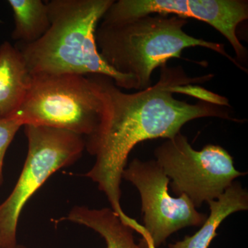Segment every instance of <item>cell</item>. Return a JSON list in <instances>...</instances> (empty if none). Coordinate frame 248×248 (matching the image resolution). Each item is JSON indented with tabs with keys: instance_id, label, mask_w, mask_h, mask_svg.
Segmentation results:
<instances>
[{
	"instance_id": "9c48e42d",
	"label": "cell",
	"mask_w": 248,
	"mask_h": 248,
	"mask_svg": "<svg viewBox=\"0 0 248 248\" xmlns=\"http://www.w3.org/2000/svg\"><path fill=\"white\" fill-rule=\"evenodd\" d=\"M31 78L22 54L5 41L0 45V120L16 115L27 96Z\"/></svg>"
},
{
	"instance_id": "9a60e30c",
	"label": "cell",
	"mask_w": 248,
	"mask_h": 248,
	"mask_svg": "<svg viewBox=\"0 0 248 248\" xmlns=\"http://www.w3.org/2000/svg\"></svg>"
},
{
	"instance_id": "5bb4252c",
	"label": "cell",
	"mask_w": 248,
	"mask_h": 248,
	"mask_svg": "<svg viewBox=\"0 0 248 248\" xmlns=\"http://www.w3.org/2000/svg\"><path fill=\"white\" fill-rule=\"evenodd\" d=\"M15 248H27L24 247V246H18V245H17V246H16V247Z\"/></svg>"
},
{
	"instance_id": "52a82bcc",
	"label": "cell",
	"mask_w": 248,
	"mask_h": 248,
	"mask_svg": "<svg viewBox=\"0 0 248 248\" xmlns=\"http://www.w3.org/2000/svg\"><path fill=\"white\" fill-rule=\"evenodd\" d=\"M122 179L138 188L141 200L144 228L158 248L173 233L186 227H201L208 216L201 213L187 196L170 195L169 177L156 160L133 159Z\"/></svg>"
},
{
	"instance_id": "4fadbf2b",
	"label": "cell",
	"mask_w": 248,
	"mask_h": 248,
	"mask_svg": "<svg viewBox=\"0 0 248 248\" xmlns=\"http://www.w3.org/2000/svg\"><path fill=\"white\" fill-rule=\"evenodd\" d=\"M23 124L17 117L0 120V186L4 182L3 165L6 151Z\"/></svg>"
},
{
	"instance_id": "3957f363",
	"label": "cell",
	"mask_w": 248,
	"mask_h": 248,
	"mask_svg": "<svg viewBox=\"0 0 248 248\" xmlns=\"http://www.w3.org/2000/svg\"><path fill=\"white\" fill-rule=\"evenodd\" d=\"M187 19L176 16L146 15L123 22L101 23L96 31L99 54L110 68L133 79L134 89L152 86L153 71L169 60L181 58L183 50L203 47L223 55L240 69L247 72L224 46L196 38L184 31Z\"/></svg>"
},
{
	"instance_id": "277c9868",
	"label": "cell",
	"mask_w": 248,
	"mask_h": 248,
	"mask_svg": "<svg viewBox=\"0 0 248 248\" xmlns=\"http://www.w3.org/2000/svg\"><path fill=\"white\" fill-rule=\"evenodd\" d=\"M104 110L97 75H37L15 117L23 125H43L91 136Z\"/></svg>"
},
{
	"instance_id": "7a4b0ae2",
	"label": "cell",
	"mask_w": 248,
	"mask_h": 248,
	"mask_svg": "<svg viewBox=\"0 0 248 248\" xmlns=\"http://www.w3.org/2000/svg\"><path fill=\"white\" fill-rule=\"evenodd\" d=\"M50 27L33 43L17 42L31 76L102 75L116 86L134 89L133 79L110 68L103 60L96 31L114 0H49Z\"/></svg>"
},
{
	"instance_id": "30bf717a",
	"label": "cell",
	"mask_w": 248,
	"mask_h": 248,
	"mask_svg": "<svg viewBox=\"0 0 248 248\" xmlns=\"http://www.w3.org/2000/svg\"><path fill=\"white\" fill-rule=\"evenodd\" d=\"M62 221L73 222L95 231L104 239L107 248H148L143 239L135 241L133 231L124 224L111 208L74 207Z\"/></svg>"
},
{
	"instance_id": "8992f818",
	"label": "cell",
	"mask_w": 248,
	"mask_h": 248,
	"mask_svg": "<svg viewBox=\"0 0 248 248\" xmlns=\"http://www.w3.org/2000/svg\"><path fill=\"white\" fill-rule=\"evenodd\" d=\"M156 161L172 179L176 195H186L196 208L203 202L217 200L234 182L246 173L235 169L233 157L218 145L194 149L182 133L166 140L155 150Z\"/></svg>"
},
{
	"instance_id": "ba28073f",
	"label": "cell",
	"mask_w": 248,
	"mask_h": 248,
	"mask_svg": "<svg viewBox=\"0 0 248 248\" xmlns=\"http://www.w3.org/2000/svg\"><path fill=\"white\" fill-rule=\"evenodd\" d=\"M161 14L198 19L224 36L234 49L240 64L248 59L236 29L248 18V1L245 0H119L114 1L102 18L113 24L146 15Z\"/></svg>"
},
{
	"instance_id": "6da1fadb",
	"label": "cell",
	"mask_w": 248,
	"mask_h": 248,
	"mask_svg": "<svg viewBox=\"0 0 248 248\" xmlns=\"http://www.w3.org/2000/svg\"><path fill=\"white\" fill-rule=\"evenodd\" d=\"M97 76L104 110L97 128L86 141V150L95 161L84 176L97 184L122 223L143 235L144 227L124 213L120 203L122 173L132 150L146 140L172 138L186 123L197 119L235 120L223 106L205 101L191 104L176 99L174 93H185L189 85L208 79V76L189 78L181 66L161 67L158 82L134 93L123 92L108 77Z\"/></svg>"
},
{
	"instance_id": "7c38bea8",
	"label": "cell",
	"mask_w": 248,
	"mask_h": 248,
	"mask_svg": "<svg viewBox=\"0 0 248 248\" xmlns=\"http://www.w3.org/2000/svg\"><path fill=\"white\" fill-rule=\"evenodd\" d=\"M14 13L13 40L31 44L40 40L50 27L48 6L42 0H9Z\"/></svg>"
},
{
	"instance_id": "5b68a950",
	"label": "cell",
	"mask_w": 248,
	"mask_h": 248,
	"mask_svg": "<svg viewBox=\"0 0 248 248\" xmlns=\"http://www.w3.org/2000/svg\"><path fill=\"white\" fill-rule=\"evenodd\" d=\"M28 153L17 184L0 204V248L17 246L19 216L28 201L53 173L81 157L86 141L78 134L43 125H24Z\"/></svg>"
},
{
	"instance_id": "8fae6325",
	"label": "cell",
	"mask_w": 248,
	"mask_h": 248,
	"mask_svg": "<svg viewBox=\"0 0 248 248\" xmlns=\"http://www.w3.org/2000/svg\"><path fill=\"white\" fill-rule=\"evenodd\" d=\"M210 215L202 228L192 236L169 245V248H208L222 222L236 212L248 209V192L239 182H234L217 200L208 202Z\"/></svg>"
}]
</instances>
